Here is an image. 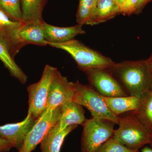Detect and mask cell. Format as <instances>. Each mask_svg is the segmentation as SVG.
<instances>
[{
    "label": "cell",
    "mask_w": 152,
    "mask_h": 152,
    "mask_svg": "<svg viewBox=\"0 0 152 152\" xmlns=\"http://www.w3.org/2000/svg\"><path fill=\"white\" fill-rule=\"evenodd\" d=\"M129 96L142 99L152 92V74L146 60L115 63L109 68Z\"/></svg>",
    "instance_id": "6da1fadb"
},
{
    "label": "cell",
    "mask_w": 152,
    "mask_h": 152,
    "mask_svg": "<svg viewBox=\"0 0 152 152\" xmlns=\"http://www.w3.org/2000/svg\"><path fill=\"white\" fill-rule=\"evenodd\" d=\"M48 45L67 52L84 72L91 69L110 68L115 64L110 58L75 39L59 43H49Z\"/></svg>",
    "instance_id": "7a4b0ae2"
},
{
    "label": "cell",
    "mask_w": 152,
    "mask_h": 152,
    "mask_svg": "<svg viewBox=\"0 0 152 152\" xmlns=\"http://www.w3.org/2000/svg\"><path fill=\"white\" fill-rule=\"evenodd\" d=\"M118 124V127L115 130L113 138L127 148L139 150L149 144L151 134L140 121L134 111L119 117Z\"/></svg>",
    "instance_id": "3957f363"
},
{
    "label": "cell",
    "mask_w": 152,
    "mask_h": 152,
    "mask_svg": "<svg viewBox=\"0 0 152 152\" xmlns=\"http://www.w3.org/2000/svg\"><path fill=\"white\" fill-rule=\"evenodd\" d=\"M115 123L103 119L85 121L81 139V152H96L114 134Z\"/></svg>",
    "instance_id": "277c9868"
},
{
    "label": "cell",
    "mask_w": 152,
    "mask_h": 152,
    "mask_svg": "<svg viewBox=\"0 0 152 152\" xmlns=\"http://www.w3.org/2000/svg\"><path fill=\"white\" fill-rule=\"evenodd\" d=\"M73 101L88 109L93 118L109 120L116 124L118 123L119 117L110 111L102 96L90 85L77 81Z\"/></svg>",
    "instance_id": "5b68a950"
},
{
    "label": "cell",
    "mask_w": 152,
    "mask_h": 152,
    "mask_svg": "<svg viewBox=\"0 0 152 152\" xmlns=\"http://www.w3.org/2000/svg\"><path fill=\"white\" fill-rule=\"evenodd\" d=\"M58 69L49 65L45 66L40 80L29 85L27 90L28 94V113L37 120L46 109L50 87Z\"/></svg>",
    "instance_id": "8992f818"
},
{
    "label": "cell",
    "mask_w": 152,
    "mask_h": 152,
    "mask_svg": "<svg viewBox=\"0 0 152 152\" xmlns=\"http://www.w3.org/2000/svg\"><path fill=\"white\" fill-rule=\"evenodd\" d=\"M60 115L61 107L46 109L28 133L18 152H32L34 151L50 129L58 122Z\"/></svg>",
    "instance_id": "52a82bcc"
},
{
    "label": "cell",
    "mask_w": 152,
    "mask_h": 152,
    "mask_svg": "<svg viewBox=\"0 0 152 152\" xmlns=\"http://www.w3.org/2000/svg\"><path fill=\"white\" fill-rule=\"evenodd\" d=\"M90 86L101 96L107 97L129 96L109 68H97L85 71Z\"/></svg>",
    "instance_id": "ba28073f"
},
{
    "label": "cell",
    "mask_w": 152,
    "mask_h": 152,
    "mask_svg": "<svg viewBox=\"0 0 152 152\" xmlns=\"http://www.w3.org/2000/svg\"><path fill=\"white\" fill-rule=\"evenodd\" d=\"M75 92V83L69 81L57 71L50 87L47 108L55 109L73 101Z\"/></svg>",
    "instance_id": "9c48e42d"
},
{
    "label": "cell",
    "mask_w": 152,
    "mask_h": 152,
    "mask_svg": "<svg viewBox=\"0 0 152 152\" xmlns=\"http://www.w3.org/2000/svg\"><path fill=\"white\" fill-rule=\"evenodd\" d=\"M24 24L22 21L11 18L0 10V40L6 45L14 58L25 46L19 37V31Z\"/></svg>",
    "instance_id": "30bf717a"
},
{
    "label": "cell",
    "mask_w": 152,
    "mask_h": 152,
    "mask_svg": "<svg viewBox=\"0 0 152 152\" xmlns=\"http://www.w3.org/2000/svg\"><path fill=\"white\" fill-rule=\"evenodd\" d=\"M36 121L31 114L28 113L22 121L0 126V137L8 141L18 150Z\"/></svg>",
    "instance_id": "8fae6325"
},
{
    "label": "cell",
    "mask_w": 152,
    "mask_h": 152,
    "mask_svg": "<svg viewBox=\"0 0 152 152\" xmlns=\"http://www.w3.org/2000/svg\"><path fill=\"white\" fill-rule=\"evenodd\" d=\"M82 26L77 24L72 26L60 27L49 24L45 22L44 28L45 39L48 44L64 42L74 39L78 35L85 34L86 32Z\"/></svg>",
    "instance_id": "7c38bea8"
},
{
    "label": "cell",
    "mask_w": 152,
    "mask_h": 152,
    "mask_svg": "<svg viewBox=\"0 0 152 152\" xmlns=\"http://www.w3.org/2000/svg\"><path fill=\"white\" fill-rule=\"evenodd\" d=\"M83 106L72 101L61 107V115L58 125L64 130L72 126L83 125L86 119Z\"/></svg>",
    "instance_id": "4fadbf2b"
},
{
    "label": "cell",
    "mask_w": 152,
    "mask_h": 152,
    "mask_svg": "<svg viewBox=\"0 0 152 152\" xmlns=\"http://www.w3.org/2000/svg\"><path fill=\"white\" fill-rule=\"evenodd\" d=\"M77 126H72L64 130L60 129L58 123L53 127L40 143L41 152H60L66 137Z\"/></svg>",
    "instance_id": "5bb4252c"
},
{
    "label": "cell",
    "mask_w": 152,
    "mask_h": 152,
    "mask_svg": "<svg viewBox=\"0 0 152 152\" xmlns=\"http://www.w3.org/2000/svg\"><path fill=\"white\" fill-rule=\"evenodd\" d=\"M121 11L115 0H98L94 12L87 25L94 26L103 23L121 14Z\"/></svg>",
    "instance_id": "9a60e30c"
},
{
    "label": "cell",
    "mask_w": 152,
    "mask_h": 152,
    "mask_svg": "<svg viewBox=\"0 0 152 152\" xmlns=\"http://www.w3.org/2000/svg\"><path fill=\"white\" fill-rule=\"evenodd\" d=\"M102 97L110 111L118 117L126 112L137 110L141 102V99L132 96Z\"/></svg>",
    "instance_id": "2e32d148"
},
{
    "label": "cell",
    "mask_w": 152,
    "mask_h": 152,
    "mask_svg": "<svg viewBox=\"0 0 152 152\" xmlns=\"http://www.w3.org/2000/svg\"><path fill=\"white\" fill-rule=\"evenodd\" d=\"M43 23L24 24L19 33L20 40L24 45L29 44L45 46L48 45L44 33Z\"/></svg>",
    "instance_id": "e0dca14e"
},
{
    "label": "cell",
    "mask_w": 152,
    "mask_h": 152,
    "mask_svg": "<svg viewBox=\"0 0 152 152\" xmlns=\"http://www.w3.org/2000/svg\"><path fill=\"white\" fill-rule=\"evenodd\" d=\"M48 0H20L23 22L25 24L44 22L42 13Z\"/></svg>",
    "instance_id": "ac0fdd59"
},
{
    "label": "cell",
    "mask_w": 152,
    "mask_h": 152,
    "mask_svg": "<svg viewBox=\"0 0 152 152\" xmlns=\"http://www.w3.org/2000/svg\"><path fill=\"white\" fill-rule=\"evenodd\" d=\"M0 60L14 77L24 84L28 80V76L17 65L9 51L8 49L0 40Z\"/></svg>",
    "instance_id": "d6986e66"
},
{
    "label": "cell",
    "mask_w": 152,
    "mask_h": 152,
    "mask_svg": "<svg viewBox=\"0 0 152 152\" xmlns=\"http://www.w3.org/2000/svg\"><path fill=\"white\" fill-rule=\"evenodd\" d=\"M140 121L152 134V92L141 99L138 108L134 111Z\"/></svg>",
    "instance_id": "ffe728a7"
},
{
    "label": "cell",
    "mask_w": 152,
    "mask_h": 152,
    "mask_svg": "<svg viewBox=\"0 0 152 152\" xmlns=\"http://www.w3.org/2000/svg\"><path fill=\"white\" fill-rule=\"evenodd\" d=\"M98 1L79 0L78 7L76 14V22L77 24L82 26L87 25L94 12Z\"/></svg>",
    "instance_id": "44dd1931"
},
{
    "label": "cell",
    "mask_w": 152,
    "mask_h": 152,
    "mask_svg": "<svg viewBox=\"0 0 152 152\" xmlns=\"http://www.w3.org/2000/svg\"><path fill=\"white\" fill-rule=\"evenodd\" d=\"M0 10L11 18L23 21L20 0H0Z\"/></svg>",
    "instance_id": "7402d4cb"
},
{
    "label": "cell",
    "mask_w": 152,
    "mask_h": 152,
    "mask_svg": "<svg viewBox=\"0 0 152 152\" xmlns=\"http://www.w3.org/2000/svg\"><path fill=\"white\" fill-rule=\"evenodd\" d=\"M96 152H140L139 150L130 149L113 137L109 139Z\"/></svg>",
    "instance_id": "603a6c76"
},
{
    "label": "cell",
    "mask_w": 152,
    "mask_h": 152,
    "mask_svg": "<svg viewBox=\"0 0 152 152\" xmlns=\"http://www.w3.org/2000/svg\"><path fill=\"white\" fill-rule=\"evenodd\" d=\"M139 0H124L121 7V14L130 15L135 14Z\"/></svg>",
    "instance_id": "cb8c5ba5"
},
{
    "label": "cell",
    "mask_w": 152,
    "mask_h": 152,
    "mask_svg": "<svg viewBox=\"0 0 152 152\" xmlns=\"http://www.w3.org/2000/svg\"><path fill=\"white\" fill-rule=\"evenodd\" d=\"M13 148V145L10 142L0 137V152H8Z\"/></svg>",
    "instance_id": "d4e9b609"
},
{
    "label": "cell",
    "mask_w": 152,
    "mask_h": 152,
    "mask_svg": "<svg viewBox=\"0 0 152 152\" xmlns=\"http://www.w3.org/2000/svg\"><path fill=\"white\" fill-rule=\"evenodd\" d=\"M151 1L152 0H139L135 14H138L141 12L146 5Z\"/></svg>",
    "instance_id": "484cf974"
},
{
    "label": "cell",
    "mask_w": 152,
    "mask_h": 152,
    "mask_svg": "<svg viewBox=\"0 0 152 152\" xmlns=\"http://www.w3.org/2000/svg\"><path fill=\"white\" fill-rule=\"evenodd\" d=\"M147 61L152 74V54L151 56L147 60Z\"/></svg>",
    "instance_id": "4316f807"
},
{
    "label": "cell",
    "mask_w": 152,
    "mask_h": 152,
    "mask_svg": "<svg viewBox=\"0 0 152 152\" xmlns=\"http://www.w3.org/2000/svg\"><path fill=\"white\" fill-rule=\"evenodd\" d=\"M141 152H152V149L150 147H145L142 149Z\"/></svg>",
    "instance_id": "83f0119b"
},
{
    "label": "cell",
    "mask_w": 152,
    "mask_h": 152,
    "mask_svg": "<svg viewBox=\"0 0 152 152\" xmlns=\"http://www.w3.org/2000/svg\"><path fill=\"white\" fill-rule=\"evenodd\" d=\"M117 4H118V5L120 6V7H121L122 5L123 2H124V0H115Z\"/></svg>",
    "instance_id": "f1b7e54d"
},
{
    "label": "cell",
    "mask_w": 152,
    "mask_h": 152,
    "mask_svg": "<svg viewBox=\"0 0 152 152\" xmlns=\"http://www.w3.org/2000/svg\"><path fill=\"white\" fill-rule=\"evenodd\" d=\"M150 146V148L152 149V134L151 136V140H150V143L149 144Z\"/></svg>",
    "instance_id": "f546056e"
}]
</instances>
